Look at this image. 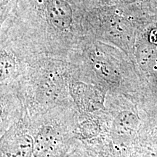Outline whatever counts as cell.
<instances>
[{"label":"cell","instance_id":"1","mask_svg":"<svg viewBox=\"0 0 157 157\" xmlns=\"http://www.w3.org/2000/svg\"><path fill=\"white\" fill-rule=\"evenodd\" d=\"M45 13L51 24L60 30L69 28L73 21V10L65 0H48Z\"/></svg>","mask_w":157,"mask_h":157},{"label":"cell","instance_id":"2","mask_svg":"<svg viewBox=\"0 0 157 157\" xmlns=\"http://www.w3.org/2000/svg\"><path fill=\"white\" fill-rule=\"evenodd\" d=\"M34 141L29 135H17L11 137L2 147L1 157H31Z\"/></svg>","mask_w":157,"mask_h":157},{"label":"cell","instance_id":"3","mask_svg":"<svg viewBox=\"0 0 157 157\" xmlns=\"http://www.w3.org/2000/svg\"><path fill=\"white\" fill-rule=\"evenodd\" d=\"M55 132L51 127L47 126L39 131L34 141V157H45L53 146L55 142Z\"/></svg>","mask_w":157,"mask_h":157},{"label":"cell","instance_id":"4","mask_svg":"<svg viewBox=\"0 0 157 157\" xmlns=\"http://www.w3.org/2000/svg\"><path fill=\"white\" fill-rule=\"evenodd\" d=\"M74 94V95L76 96V99L88 109H91L92 107L94 109H97L96 106L100 103L97 100H101V98L96 95H98V93L95 89H91L87 86L82 84H78Z\"/></svg>","mask_w":157,"mask_h":157},{"label":"cell","instance_id":"5","mask_svg":"<svg viewBox=\"0 0 157 157\" xmlns=\"http://www.w3.org/2000/svg\"><path fill=\"white\" fill-rule=\"evenodd\" d=\"M14 61L10 57L6 54H2L1 58V73L2 77L8 76L13 72L14 69Z\"/></svg>","mask_w":157,"mask_h":157},{"label":"cell","instance_id":"6","mask_svg":"<svg viewBox=\"0 0 157 157\" xmlns=\"http://www.w3.org/2000/svg\"><path fill=\"white\" fill-rule=\"evenodd\" d=\"M9 0H1V5H5L6 3H7V2H8Z\"/></svg>","mask_w":157,"mask_h":157}]
</instances>
